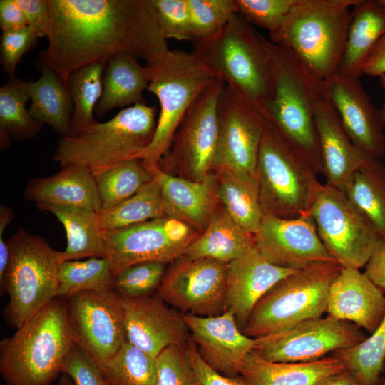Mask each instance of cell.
I'll use <instances>...</instances> for the list:
<instances>
[{"instance_id":"obj_1","label":"cell","mask_w":385,"mask_h":385,"mask_svg":"<svg viewBox=\"0 0 385 385\" xmlns=\"http://www.w3.org/2000/svg\"><path fill=\"white\" fill-rule=\"evenodd\" d=\"M39 63L67 83L75 71L125 53L150 63L169 50L153 0H48Z\"/></svg>"},{"instance_id":"obj_2","label":"cell","mask_w":385,"mask_h":385,"mask_svg":"<svg viewBox=\"0 0 385 385\" xmlns=\"http://www.w3.org/2000/svg\"><path fill=\"white\" fill-rule=\"evenodd\" d=\"M192 52L237 97L270 121L272 77L267 39L235 14L214 36L191 42Z\"/></svg>"},{"instance_id":"obj_3","label":"cell","mask_w":385,"mask_h":385,"mask_svg":"<svg viewBox=\"0 0 385 385\" xmlns=\"http://www.w3.org/2000/svg\"><path fill=\"white\" fill-rule=\"evenodd\" d=\"M73 344L65 299L56 298L0 342L5 384L51 385Z\"/></svg>"},{"instance_id":"obj_4","label":"cell","mask_w":385,"mask_h":385,"mask_svg":"<svg viewBox=\"0 0 385 385\" xmlns=\"http://www.w3.org/2000/svg\"><path fill=\"white\" fill-rule=\"evenodd\" d=\"M359 0H298L270 41L289 50L314 78L338 70L352 9Z\"/></svg>"},{"instance_id":"obj_5","label":"cell","mask_w":385,"mask_h":385,"mask_svg":"<svg viewBox=\"0 0 385 385\" xmlns=\"http://www.w3.org/2000/svg\"><path fill=\"white\" fill-rule=\"evenodd\" d=\"M156 108L145 103L122 109L104 123L61 137L53 160L61 167L78 165L94 175L121 163L139 159L153 140Z\"/></svg>"},{"instance_id":"obj_6","label":"cell","mask_w":385,"mask_h":385,"mask_svg":"<svg viewBox=\"0 0 385 385\" xmlns=\"http://www.w3.org/2000/svg\"><path fill=\"white\" fill-rule=\"evenodd\" d=\"M267 45L272 77L267 107L269 120L317 173L323 174L313 113L322 82L312 76L287 48L267 39Z\"/></svg>"},{"instance_id":"obj_7","label":"cell","mask_w":385,"mask_h":385,"mask_svg":"<svg viewBox=\"0 0 385 385\" xmlns=\"http://www.w3.org/2000/svg\"><path fill=\"white\" fill-rule=\"evenodd\" d=\"M148 89L156 96L160 113L154 137L140 160L144 165H159L188 110L216 78L192 51L168 50L145 63Z\"/></svg>"},{"instance_id":"obj_8","label":"cell","mask_w":385,"mask_h":385,"mask_svg":"<svg viewBox=\"0 0 385 385\" xmlns=\"http://www.w3.org/2000/svg\"><path fill=\"white\" fill-rule=\"evenodd\" d=\"M342 268L329 261L288 274L257 302L242 332L257 339L321 317L327 311L331 284Z\"/></svg>"},{"instance_id":"obj_9","label":"cell","mask_w":385,"mask_h":385,"mask_svg":"<svg viewBox=\"0 0 385 385\" xmlns=\"http://www.w3.org/2000/svg\"><path fill=\"white\" fill-rule=\"evenodd\" d=\"M10 260L1 294L9 302L2 314L8 324L18 328L56 298L58 251L47 241L19 228L7 241Z\"/></svg>"},{"instance_id":"obj_10","label":"cell","mask_w":385,"mask_h":385,"mask_svg":"<svg viewBox=\"0 0 385 385\" xmlns=\"http://www.w3.org/2000/svg\"><path fill=\"white\" fill-rule=\"evenodd\" d=\"M317 171L269 122L258 154L257 177L264 215L296 218L308 214Z\"/></svg>"},{"instance_id":"obj_11","label":"cell","mask_w":385,"mask_h":385,"mask_svg":"<svg viewBox=\"0 0 385 385\" xmlns=\"http://www.w3.org/2000/svg\"><path fill=\"white\" fill-rule=\"evenodd\" d=\"M307 213L334 260L343 267L359 270L366 265L381 236L344 192L317 180L311 192Z\"/></svg>"},{"instance_id":"obj_12","label":"cell","mask_w":385,"mask_h":385,"mask_svg":"<svg viewBox=\"0 0 385 385\" xmlns=\"http://www.w3.org/2000/svg\"><path fill=\"white\" fill-rule=\"evenodd\" d=\"M200 234L175 217L150 220L128 227L103 231L105 257L115 276L130 266L149 262L168 263L183 256Z\"/></svg>"},{"instance_id":"obj_13","label":"cell","mask_w":385,"mask_h":385,"mask_svg":"<svg viewBox=\"0 0 385 385\" xmlns=\"http://www.w3.org/2000/svg\"><path fill=\"white\" fill-rule=\"evenodd\" d=\"M74 343L100 366L127 340L122 296L114 289L86 291L65 299Z\"/></svg>"},{"instance_id":"obj_14","label":"cell","mask_w":385,"mask_h":385,"mask_svg":"<svg viewBox=\"0 0 385 385\" xmlns=\"http://www.w3.org/2000/svg\"><path fill=\"white\" fill-rule=\"evenodd\" d=\"M218 140L212 165L217 173H228L257 180L260 144L270 121L244 103L225 84L218 104Z\"/></svg>"},{"instance_id":"obj_15","label":"cell","mask_w":385,"mask_h":385,"mask_svg":"<svg viewBox=\"0 0 385 385\" xmlns=\"http://www.w3.org/2000/svg\"><path fill=\"white\" fill-rule=\"evenodd\" d=\"M366 338L355 324L327 315L256 339L255 351L274 362H308L359 344Z\"/></svg>"},{"instance_id":"obj_16","label":"cell","mask_w":385,"mask_h":385,"mask_svg":"<svg viewBox=\"0 0 385 385\" xmlns=\"http://www.w3.org/2000/svg\"><path fill=\"white\" fill-rule=\"evenodd\" d=\"M177 260L165 272L158 296L183 314H222L228 264L208 258L181 257Z\"/></svg>"},{"instance_id":"obj_17","label":"cell","mask_w":385,"mask_h":385,"mask_svg":"<svg viewBox=\"0 0 385 385\" xmlns=\"http://www.w3.org/2000/svg\"><path fill=\"white\" fill-rule=\"evenodd\" d=\"M224 85L216 78L197 96L173 136L170 158L192 180L201 181L212 170L219 132L217 104Z\"/></svg>"},{"instance_id":"obj_18","label":"cell","mask_w":385,"mask_h":385,"mask_svg":"<svg viewBox=\"0 0 385 385\" xmlns=\"http://www.w3.org/2000/svg\"><path fill=\"white\" fill-rule=\"evenodd\" d=\"M255 245L272 264L299 270L312 265L336 261L320 240L312 217L264 215L254 235Z\"/></svg>"},{"instance_id":"obj_19","label":"cell","mask_w":385,"mask_h":385,"mask_svg":"<svg viewBox=\"0 0 385 385\" xmlns=\"http://www.w3.org/2000/svg\"><path fill=\"white\" fill-rule=\"evenodd\" d=\"M322 91L354 145L369 157L382 159L385 156V130L380 111L359 79L336 73L322 82Z\"/></svg>"},{"instance_id":"obj_20","label":"cell","mask_w":385,"mask_h":385,"mask_svg":"<svg viewBox=\"0 0 385 385\" xmlns=\"http://www.w3.org/2000/svg\"><path fill=\"white\" fill-rule=\"evenodd\" d=\"M183 319L200 356L210 367L227 376L240 374L257 341L242 332L232 313L225 311L213 317L185 314Z\"/></svg>"},{"instance_id":"obj_21","label":"cell","mask_w":385,"mask_h":385,"mask_svg":"<svg viewBox=\"0 0 385 385\" xmlns=\"http://www.w3.org/2000/svg\"><path fill=\"white\" fill-rule=\"evenodd\" d=\"M122 297L126 338L131 344L155 358L170 346L186 345L189 330L183 314L160 297Z\"/></svg>"},{"instance_id":"obj_22","label":"cell","mask_w":385,"mask_h":385,"mask_svg":"<svg viewBox=\"0 0 385 385\" xmlns=\"http://www.w3.org/2000/svg\"><path fill=\"white\" fill-rule=\"evenodd\" d=\"M313 113L326 184L345 193L354 173L369 156L351 140L322 86L314 100Z\"/></svg>"},{"instance_id":"obj_23","label":"cell","mask_w":385,"mask_h":385,"mask_svg":"<svg viewBox=\"0 0 385 385\" xmlns=\"http://www.w3.org/2000/svg\"><path fill=\"white\" fill-rule=\"evenodd\" d=\"M294 271L272 264L254 245L240 257L228 263L225 311L232 313L242 330L260 298Z\"/></svg>"},{"instance_id":"obj_24","label":"cell","mask_w":385,"mask_h":385,"mask_svg":"<svg viewBox=\"0 0 385 385\" xmlns=\"http://www.w3.org/2000/svg\"><path fill=\"white\" fill-rule=\"evenodd\" d=\"M326 312L372 333L385 316L384 292L359 270L343 267L331 284Z\"/></svg>"},{"instance_id":"obj_25","label":"cell","mask_w":385,"mask_h":385,"mask_svg":"<svg viewBox=\"0 0 385 385\" xmlns=\"http://www.w3.org/2000/svg\"><path fill=\"white\" fill-rule=\"evenodd\" d=\"M158 183L172 217L205 229L215 211L217 175L195 181L170 175L159 165H144Z\"/></svg>"},{"instance_id":"obj_26","label":"cell","mask_w":385,"mask_h":385,"mask_svg":"<svg viewBox=\"0 0 385 385\" xmlns=\"http://www.w3.org/2000/svg\"><path fill=\"white\" fill-rule=\"evenodd\" d=\"M25 197L36 204L79 207L98 212L101 203L93 175L84 166L68 165L46 178L31 180Z\"/></svg>"},{"instance_id":"obj_27","label":"cell","mask_w":385,"mask_h":385,"mask_svg":"<svg viewBox=\"0 0 385 385\" xmlns=\"http://www.w3.org/2000/svg\"><path fill=\"white\" fill-rule=\"evenodd\" d=\"M334 355L308 362H274L255 351L246 357L240 376L247 385H317L345 370Z\"/></svg>"},{"instance_id":"obj_28","label":"cell","mask_w":385,"mask_h":385,"mask_svg":"<svg viewBox=\"0 0 385 385\" xmlns=\"http://www.w3.org/2000/svg\"><path fill=\"white\" fill-rule=\"evenodd\" d=\"M385 34V6L377 1L359 0L351 11L347 38L337 73L359 78L371 51Z\"/></svg>"},{"instance_id":"obj_29","label":"cell","mask_w":385,"mask_h":385,"mask_svg":"<svg viewBox=\"0 0 385 385\" xmlns=\"http://www.w3.org/2000/svg\"><path fill=\"white\" fill-rule=\"evenodd\" d=\"M41 75L27 82L31 100L30 115L41 124L51 126L61 137L70 134L73 103L68 87L59 76L44 64H38Z\"/></svg>"},{"instance_id":"obj_30","label":"cell","mask_w":385,"mask_h":385,"mask_svg":"<svg viewBox=\"0 0 385 385\" xmlns=\"http://www.w3.org/2000/svg\"><path fill=\"white\" fill-rule=\"evenodd\" d=\"M254 245V235L235 222L223 208L214 212L202 233L189 245L183 257L208 258L228 264Z\"/></svg>"},{"instance_id":"obj_31","label":"cell","mask_w":385,"mask_h":385,"mask_svg":"<svg viewBox=\"0 0 385 385\" xmlns=\"http://www.w3.org/2000/svg\"><path fill=\"white\" fill-rule=\"evenodd\" d=\"M148 83L146 68L139 64L138 58L125 53L114 56L106 63L103 93L96 113L102 116L115 108L145 103L143 93Z\"/></svg>"},{"instance_id":"obj_32","label":"cell","mask_w":385,"mask_h":385,"mask_svg":"<svg viewBox=\"0 0 385 385\" xmlns=\"http://www.w3.org/2000/svg\"><path fill=\"white\" fill-rule=\"evenodd\" d=\"M38 208L52 213L66 230L67 246L64 251L58 252L60 263L86 257H105L98 212L56 205H43Z\"/></svg>"},{"instance_id":"obj_33","label":"cell","mask_w":385,"mask_h":385,"mask_svg":"<svg viewBox=\"0 0 385 385\" xmlns=\"http://www.w3.org/2000/svg\"><path fill=\"white\" fill-rule=\"evenodd\" d=\"M29 100L27 82L15 76L8 77L0 88V147H9L12 139L34 138L42 124L36 121L26 109Z\"/></svg>"},{"instance_id":"obj_34","label":"cell","mask_w":385,"mask_h":385,"mask_svg":"<svg viewBox=\"0 0 385 385\" xmlns=\"http://www.w3.org/2000/svg\"><path fill=\"white\" fill-rule=\"evenodd\" d=\"M345 194L385 237V164L368 157L354 173Z\"/></svg>"},{"instance_id":"obj_35","label":"cell","mask_w":385,"mask_h":385,"mask_svg":"<svg viewBox=\"0 0 385 385\" xmlns=\"http://www.w3.org/2000/svg\"><path fill=\"white\" fill-rule=\"evenodd\" d=\"M216 194L232 220L247 232L255 235L264 214L257 180H248L228 173L217 175Z\"/></svg>"},{"instance_id":"obj_36","label":"cell","mask_w":385,"mask_h":385,"mask_svg":"<svg viewBox=\"0 0 385 385\" xmlns=\"http://www.w3.org/2000/svg\"><path fill=\"white\" fill-rule=\"evenodd\" d=\"M102 231H112L150 220L172 217L156 181L143 186L120 204L98 212Z\"/></svg>"},{"instance_id":"obj_37","label":"cell","mask_w":385,"mask_h":385,"mask_svg":"<svg viewBox=\"0 0 385 385\" xmlns=\"http://www.w3.org/2000/svg\"><path fill=\"white\" fill-rule=\"evenodd\" d=\"M115 275L106 257L61 262L56 298L67 299L83 292L114 289Z\"/></svg>"},{"instance_id":"obj_38","label":"cell","mask_w":385,"mask_h":385,"mask_svg":"<svg viewBox=\"0 0 385 385\" xmlns=\"http://www.w3.org/2000/svg\"><path fill=\"white\" fill-rule=\"evenodd\" d=\"M105 66L103 63H93L70 75L67 85L73 103V113L69 135L77 134L97 122L93 113L103 93Z\"/></svg>"},{"instance_id":"obj_39","label":"cell","mask_w":385,"mask_h":385,"mask_svg":"<svg viewBox=\"0 0 385 385\" xmlns=\"http://www.w3.org/2000/svg\"><path fill=\"white\" fill-rule=\"evenodd\" d=\"M133 159L94 175L101 210L111 209L135 194L153 178L143 162Z\"/></svg>"},{"instance_id":"obj_40","label":"cell","mask_w":385,"mask_h":385,"mask_svg":"<svg viewBox=\"0 0 385 385\" xmlns=\"http://www.w3.org/2000/svg\"><path fill=\"white\" fill-rule=\"evenodd\" d=\"M332 354L360 385H376L385 366V316L370 337L354 346Z\"/></svg>"},{"instance_id":"obj_41","label":"cell","mask_w":385,"mask_h":385,"mask_svg":"<svg viewBox=\"0 0 385 385\" xmlns=\"http://www.w3.org/2000/svg\"><path fill=\"white\" fill-rule=\"evenodd\" d=\"M108 385H156V358L126 340L116 354L99 366Z\"/></svg>"},{"instance_id":"obj_42","label":"cell","mask_w":385,"mask_h":385,"mask_svg":"<svg viewBox=\"0 0 385 385\" xmlns=\"http://www.w3.org/2000/svg\"><path fill=\"white\" fill-rule=\"evenodd\" d=\"M192 39L207 38L220 31L237 13L234 0H187Z\"/></svg>"},{"instance_id":"obj_43","label":"cell","mask_w":385,"mask_h":385,"mask_svg":"<svg viewBox=\"0 0 385 385\" xmlns=\"http://www.w3.org/2000/svg\"><path fill=\"white\" fill-rule=\"evenodd\" d=\"M167 263L149 262L128 267L114 279V289L123 297H139L149 295L159 287L166 272Z\"/></svg>"},{"instance_id":"obj_44","label":"cell","mask_w":385,"mask_h":385,"mask_svg":"<svg viewBox=\"0 0 385 385\" xmlns=\"http://www.w3.org/2000/svg\"><path fill=\"white\" fill-rule=\"evenodd\" d=\"M237 13L250 24L277 30L298 0H234Z\"/></svg>"},{"instance_id":"obj_45","label":"cell","mask_w":385,"mask_h":385,"mask_svg":"<svg viewBox=\"0 0 385 385\" xmlns=\"http://www.w3.org/2000/svg\"><path fill=\"white\" fill-rule=\"evenodd\" d=\"M184 347L170 346L156 357V385H197Z\"/></svg>"},{"instance_id":"obj_46","label":"cell","mask_w":385,"mask_h":385,"mask_svg":"<svg viewBox=\"0 0 385 385\" xmlns=\"http://www.w3.org/2000/svg\"><path fill=\"white\" fill-rule=\"evenodd\" d=\"M159 25L165 38L192 39L187 0H153Z\"/></svg>"},{"instance_id":"obj_47","label":"cell","mask_w":385,"mask_h":385,"mask_svg":"<svg viewBox=\"0 0 385 385\" xmlns=\"http://www.w3.org/2000/svg\"><path fill=\"white\" fill-rule=\"evenodd\" d=\"M38 36L28 26L2 31L0 59L3 71L8 77L15 76L18 63L37 42Z\"/></svg>"},{"instance_id":"obj_48","label":"cell","mask_w":385,"mask_h":385,"mask_svg":"<svg viewBox=\"0 0 385 385\" xmlns=\"http://www.w3.org/2000/svg\"><path fill=\"white\" fill-rule=\"evenodd\" d=\"M62 374L75 385H108L98 364L75 343L66 356Z\"/></svg>"},{"instance_id":"obj_49","label":"cell","mask_w":385,"mask_h":385,"mask_svg":"<svg viewBox=\"0 0 385 385\" xmlns=\"http://www.w3.org/2000/svg\"><path fill=\"white\" fill-rule=\"evenodd\" d=\"M191 364L197 385H247L240 376H224L210 367L200 356L192 339L184 347Z\"/></svg>"},{"instance_id":"obj_50","label":"cell","mask_w":385,"mask_h":385,"mask_svg":"<svg viewBox=\"0 0 385 385\" xmlns=\"http://www.w3.org/2000/svg\"><path fill=\"white\" fill-rule=\"evenodd\" d=\"M26 22L38 38L47 37L50 29L48 0H16Z\"/></svg>"},{"instance_id":"obj_51","label":"cell","mask_w":385,"mask_h":385,"mask_svg":"<svg viewBox=\"0 0 385 385\" xmlns=\"http://www.w3.org/2000/svg\"><path fill=\"white\" fill-rule=\"evenodd\" d=\"M365 266L364 274L385 293V237L379 238Z\"/></svg>"},{"instance_id":"obj_52","label":"cell","mask_w":385,"mask_h":385,"mask_svg":"<svg viewBox=\"0 0 385 385\" xmlns=\"http://www.w3.org/2000/svg\"><path fill=\"white\" fill-rule=\"evenodd\" d=\"M26 26L24 14L16 0L0 1V28L2 31Z\"/></svg>"},{"instance_id":"obj_53","label":"cell","mask_w":385,"mask_h":385,"mask_svg":"<svg viewBox=\"0 0 385 385\" xmlns=\"http://www.w3.org/2000/svg\"><path fill=\"white\" fill-rule=\"evenodd\" d=\"M12 210L5 205L0 206V286L3 284L10 260V248L4 240L6 227L13 220Z\"/></svg>"},{"instance_id":"obj_54","label":"cell","mask_w":385,"mask_h":385,"mask_svg":"<svg viewBox=\"0 0 385 385\" xmlns=\"http://www.w3.org/2000/svg\"><path fill=\"white\" fill-rule=\"evenodd\" d=\"M364 74L374 77L385 75V34L366 59L363 68Z\"/></svg>"},{"instance_id":"obj_55","label":"cell","mask_w":385,"mask_h":385,"mask_svg":"<svg viewBox=\"0 0 385 385\" xmlns=\"http://www.w3.org/2000/svg\"><path fill=\"white\" fill-rule=\"evenodd\" d=\"M317 385H360L356 379L346 369L332 375Z\"/></svg>"},{"instance_id":"obj_56","label":"cell","mask_w":385,"mask_h":385,"mask_svg":"<svg viewBox=\"0 0 385 385\" xmlns=\"http://www.w3.org/2000/svg\"><path fill=\"white\" fill-rule=\"evenodd\" d=\"M58 385H75V384L67 375L63 374L60 378Z\"/></svg>"},{"instance_id":"obj_57","label":"cell","mask_w":385,"mask_h":385,"mask_svg":"<svg viewBox=\"0 0 385 385\" xmlns=\"http://www.w3.org/2000/svg\"><path fill=\"white\" fill-rule=\"evenodd\" d=\"M381 118L385 130V101L383 102L381 108L379 109Z\"/></svg>"},{"instance_id":"obj_58","label":"cell","mask_w":385,"mask_h":385,"mask_svg":"<svg viewBox=\"0 0 385 385\" xmlns=\"http://www.w3.org/2000/svg\"><path fill=\"white\" fill-rule=\"evenodd\" d=\"M380 78V83L385 93V75L381 76Z\"/></svg>"},{"instance_id":"obj_59","label":"cell","mask_w":385,"mask_h":385,"mask_svg":"<svg viewBox=\"0 0 385 385\" xmlns=\"http://www.w3.org/2000/svg\"><path fill=\"white\" fill-rule=\"evenodd\" d=\"M381 4L385 6V0H379Z\"/></svg>"},{"instance_id":"obj_60","label":"cell","mask_w":385,"mask_h":385,"mask_svg":"<svg viewBox=\"0 0 385 385\" xmlns=\"http://www.w3.org/2000/svg\"><path fill=\"white\" fill-rule=\"evenodd\" d=\"M383 385H385V381H384V384H383Z\"/></svg>"}]
</instances>
